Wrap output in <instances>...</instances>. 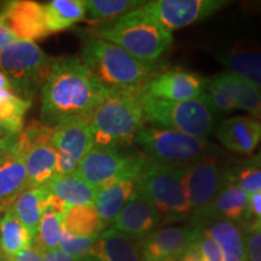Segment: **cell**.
<instances>
[{
	"label": "cell",
	"instance_id": "f6af8a7d",
	"mask_svg": "<svg viewBox=\"0 0 261 261\" xmlns=\"http://www.w3.org/2000/svg\"><path fill=\"white\" fill-rule=\"evenodd\" d=\"M6 90H14V89H12V85L10 84L8 77H6L3 73H0V91H6Z\"/></svg>",
	"mask_w": 261,
	"mask_h": 261
},
{
	"label": "cell",
	"instance_id": "30bf717a",
	"mask_svg": "<svg viewBox=\"0 0 261 261\" xmlns=\"http://www.w3.org/2000/svg\"><path fill=\"white\" fill-rule=\"evenodd\" d=\"M52 136L54 127L35 120L19 133L16 152L24 163L31 188L44 187L57 174V151Z\"/></svg>",
	"mask_w": 261,
	"mask_h": 261
},
{
	"label": "cell",
	"instance_id": "44dd1931",
	"mask_svg": "<svg viewBox=\"0 0 261 261\" xmlns=\"http://www.w3.org/2000/svg\"><path fill=\"white\" fill-rule=\"evenodd\" d=\"M50 196L51 192L46 185L39 188H27L19 192L9 204L8 211L11 212L24 225L34 240L42 214L48 207Z\"/></svg>",
	"mask_w": 261,
	"mask_h": 261
},
{
	"label": "cell",
	"instance_id": "836d02e7",
	"mask_svg": "<svg viewBox=\"0 0 261 261\" xmlns=\"http://www.w3.org/2000/svg\"><path fill=\"white\" fill-rule=\"evenodd\" d=\"M98 237H76L63 230L60 249L75 260H81L90 254Z\"/></svg>",
	"mask_w": 261,
	"mask_h": 261
},
{
	"label": "cell",
	"instance_id": "2e32d148",
	"mask_svg": "<svg viewBox=\"0 0 261 261\" xmlns=\"http://www.w3.org/2000/svg\"><path fill=\"white\" fill-rule=\"evenodd\" d=\"M0 16L17 40L34 41L50 34L44 5L37 2H11Z\"/></svg>",
	"mask_w": 261,
	"mask_h": 261
},
{
	"label": "cell",
	"instance_id": "4316f807",
	"mask_svg": "<svg viewBox=\"0 0 261 261\" xmlns=\"http://www.w3.org/2000/svg\"><path fill=\"white\" fill-rule=\"evenodd\" d=\"M213 79L228 93L237 110L242 109L256 115L261 108L260 89L228 71L215 75Z\"/></svg>",
	"mask_w": 261,
	"mask_h": 261
},
{
	"label": "cell",
	"instance_id": "e575fe53",
	"mask_svg": "<svg viewBox=\"0 0 261 261\" xmlns=\"http://www.w3.org/2000/svg\"><path fill=\"white\" fill-rule=\"evenodd\" d=\"M205 90L208 91V97H210L214 109L220 114H230L237 110L233 100L228 96V93L225 91L219 84L214 79H211L205 85Z\"/></svg>",
	"mask_w": 261,
	"mask_h": 261
},
{
	"label": "cell",
	"instance_id": "f907efd6",
	"mask_svg": "<svg viewBox=\"0 0 261 261\" xmlns=\"http://www.w3.org/2000/svg\"><path fill=\"white\" fill-rule=\"evenodd\" d=\"M257 221V223H260L261 224V220H256Z\"/></svg>",
	"mask_w": 261,
	"mask_h": 261
},
{
	"label": "cell",
	"instance_id": "d4e9b609",
	"mask_svg": "<svg viewBox=\"0 0 261 261\" xmlns=\"http://www.w3.org/2000/svg\"><path fill=\"white\" fill-rule=\"evenodd\" d=\"M46 187L51 195L63 202L68 207L89 205L94 203L98 189L91 187L76 174H56Z\"/></svg>",
	"mask_w": 261,
	"mask_h": 261
},
{
	"label": "cell",
	"instance_id": "e0dca14e",
	"mask_svg": "<svg viewBox=\"0 0 261 261\" xmlns=\"http://www.w3.org/2000/svg\"><path fill=\"white\" fill-rule=\"evenodd\" d=\"M113 228L136 238H144L161 224V217L154 204L137 189L115 219Z\"/></svg>",
	"mask_w": 261,
	"mask_h": 261
},
{
	"label": "cell",
	"instance_id": "7402d4cb",
	"mask_svg": "<svg viewBox=\"0 0 261 261\" xmlns=\"http://www.w3.org/2000/svg\"><path fill=\"white\" fill-rule=\"evenodd\" d=\"M201 232L219 247L224 261H246L243 228L230 220H212Z\"/></svg>",
	"mask_w": 261,
	"mask_h": 261
},
{
	"label": "cell",
	"instance_id": "60d3db41",
	"mask_svg": "<svg viewBox=\"0 0 261 261\" xmlns=\"http://www.w3.org/2000/svg\"><path fill=\"white\" fill-rule=\"evenodd\" d=\"M254 215L256 220H261V191L249 195V204H248V217Z\"/></svg>",
	"mask_w": 261,
	"mask_h": 261
},
{
	"label": "cell",
	"instance_id": "7a4b0ae2",
	"mask_svg": "<svg viewBox=\"0 0 261 261\" xmlns=\"http://www.w3.org/2000/svg\"><path fill=\"white\" fill-rule=\"evenodd\" d=\"M143 86L110 90L90 116L93 146L127 148L145 126L142 109Z\"/></svg>",
	"mask_w": 261,
	"mask_h": 261
},
{
	"label": "cell",
	"instance_id": "ac0fdd59",
	"mask_svg": "<svg viewBox=\"0 0 261 261\" xmlns=\"http://www.w3.org/2000/svg\"><path fill=\"white\" fill-rule=\"evenodd\" d=\"M215 137L230 151L250 155L261 142V121L250 116L230 117L215 129Z\"/></svg>",
	"mask_w": 261,
	"mask_h": 261
},
{
	"label": "cell",
	"instance_id": "484cf974",
	"mask_svg": "<svg viewBox=\"0 0 261 261\" xmlns=\"http://www.w3.org/2000/svg\"><path fill=\"white\" fill-rule=\"evenodd\" d=\"M27 188H31L27 171L15 149L0 163V211L8 210L10 202Z\"/></svg>",
	"mask_w": 261,
	"mask_h": 261
},
{
	"label": "cell",
	"instance_id": "74e56055",
	"mask_svg": "<svg viewBox=\"0 0 261 261\" xmlns=\"http://www.w3.org/2000/svg\"><path fill=\"white\" fill-rule=\"evenodd\" d=\"M197 242L201 253V261H224L219 247L210 237L201 232Z\"/></svg>",
	"mask_w": 261,
	"mask_h": 261
},
{
	"label": "cell",
	"instance_id": "1f68e13d",
	"mask_svg": "<svg viewBox=\"0 0 261 261\" xmlns=\"http://www.w3.org/2000/svg\"><path fill=\"white\" fill-rule=\"evenodd\" d=\"M144 4L145 2L138 0H85V19L90 23H104Z\"/></svg>",
	"mask_w": 261,
	"mask_h": 261
},
{
	"label": "cell",
	"instance_id": "bcb514c9",
	"mask_svg": "<svg viewBox=\"0 0 261 261\" xmlns=\"http://www.w3.org/2000/svg\"><path fill=\"white\" fill-rule=\"evenodd\" d=\"M0 261H12V259L8 255H5V254L0 250Z\"/></svg>",
	"mask_w": 261,
	"mask_h": 261
},
{
	"label": "cell",
	"instance_id": "ee69618b",
	"mask_svg": "<svg viewBox=\"0 0 261 261\" xmlns=\"http://www.w3.org/2000/svg\"><path fill=\"white\" fill-rule=\"evenodd\" d=\"M247 165L250 166L252 168H261V150L254 158H252L247 162Z\"/></svg>",
	"mask_w": 261,
	"mask_h": 261
},
{
	"label": "cell",
	"instance_id": "d590c367",
	"mask_svg": "<svg viewBox=\"0 0 261 261\" xmlns=\"http://www.w3.org/2000/svg\"><path fill=\"white\" fill-rule=\"evenodd\" d=\"M231 181L249 195L259 192L261 191V168H243L236 174L231 172Z\"/></svg>",
	"mask_w": 261,
	"mask_h": 261
},
{
	"label": "cell",
	"instance_id": "7c38bea8",
	"mask_svg": "<svg viewBox=\"0 0 261 261\" xmlns=\"http://www.w3.org/2000/svg\"><path fill=\"white\" fill-rule=\"evenodd\" d=\"M184 173L192 214L207 208L231 181V172L221 167L213 159L185 165Z\"/></svg>",
	"mask_w": 261,
	"mask_h": 261
},
{
	"label": "cell",
	"instance_id": "4dcf8cb0",
	"mask_svg": "<svg viewBox=\"0 0 261 261\" xmlns=\"http://www.w3.org/2000/svg\"><path fill=\"white\" fill-rule=\"evenodd\" d=\"M31 102L18 97L14 90L0 91V128L12 136H19Z\"/></svg>",
	"mask_w": 261,
	"mask_h": 261
},
{
	"label": "cell",
	"instance_id": "cb8c5ba5",
	"mask_svg": "<svg viewBox=\"0 0 261 261\" xmlns=\"http://www.w3.org/2000/svg\"><path fill=\"white\" fill-rule=\"evenodd\" d=\"M136 190L137 179H123L98 189L93 205L100 219L113 223Z\"/></svg>",
	"mask_w": 261,
	"mask_h": 261
},
{
	"label": "cell",
	"instance_id": "b9f144b4",
	"mask_svg": "<svg viewBox=\"0 0 261 261\" xmlns=\"http://www.w3.org/2000/svg\"><path fill=\"white\" fill-rule=\"evenodd\" d=\"M16 40H17V39H16V37L11 32H10V29L6 27L2 16H0V51Z\"/></svg>",
	"mask_w": 261,
	"mask_h": 261
},
{
	"label": "cell",
	"instance_id": "8992f818",
	"mask_svg": "<svg viewBox=\"0 0 261 261\" xmlns=\"http://www.w3.org/2000/svg\"><path fill=\"white\" fill-rule=\"evenodd\" d=\"M137 189L149 198L161 217V223H173L190 215L184 166L146 161L137 178Z\"/></svg>",
	"mask_w": 261,
	"mask_h": 261
},
{
	"label": "cell",
	"instance_id": "5b68a950",
	"mask_svg": "<svg viewBox=\"0 0 261 261\" xmlns=\"http://www.w3.org/2000/svg\"><path fill=\"white\" fill-rule=\"evenodd\" d=\"M140 102L145 122L200 139L214 132L219 115L207 93L187 102H168L150 96L143 89Z\"/></svg>",
	"mask_w": 261,
	"mask_h": 261
},
{
	"label": "cell",
	"instance_id": "f546056e",
	"mask_svg": "<svg viewBox=\"0 0 261 261\" xmlns=\"http://www.w3.org/2000/svg\"><path fill=\"white\" fill-rule=\"evenodd\" d=\"M33 243V234L11 212H6L0 221V250L12 259Z\"/></svg>",
	"mask_w": 261,
	"mask_h": 261
},
{
	"label": "cell",
	"instance_id": "52a82bcc",
	"mask_svg": "<svg viewBox=\"0 0 261 261\" xmlns=\"http://www.w3.org/2000/svg\"><path fill=\"white\" fill-rule=\"evenodd\" d=\"M135 142L149 161L165 165H189L219 154V148L207 139L154 126L143 127Z\"/></svg>",
	"mask_w": 261,
	"mask_h": 261
},
{
	"label": "cell",
	"instance_id": "d6a6232c",
	"mask_svg": "<svg viewBox=\"0 0 261 261\" xmlns=\"http://www.w3.org/2000/svg\"><path fill=\"white\" fill-rule=\"evenodd\" d=\"M62 218L63 215L50 208H47L42 214L34 242L44 250L51 252V250L60 249L62 233H63Z\"/></svg>",
	"mask_w": 261,
	"mask_h": 261
},
{
	"label": "cell",
	"instance_id": "9a60e30c",
	"mask_svg": "<svg viewBox=\"0 0 261 261\" xmlns=\"http://www.w3.org/2000/svg\"><path fill=\"white\" fill-rule=\"evenodd\" d=\"M201 236L196 227H165L154 230L140 241L144 261H163L179 259Z\"/></svg>",
	"mask_w": 261,
	"mask_h": 261
},
{
	"label": "cell",
	"instance_id": "d6986e66",
	"mask_svg": "<svg viewBox=\"0 0 261 261\" xmlns=\"http://www.w3.org/2000/svg\"><path fill=\"white\" fill-rule=\"evenodd\" d=\"M248 204H249V194L230 181L215 200L204 208L200 213L194 214V219L203 225L205 221L224 219L230 221H240L248 217Z\"/></svg>",
	"mask_w": 261,
	"mask_h": 261
},
{
	"label": "cell",
	"instance_id": "ab89813d",
	"mask_svg": "<svg viewBox=\"0 0 261 261\" xmlns=\"http://www.w3.org/2000/svg\"><path fill=\"white\" fill-rule=\"evenodd\" d=\"M42 254H44V249L34 242L23 252L12 257V261H42Z\"/></svg>",
	"mask_w": 261,
	"mask_h": 261
},
{
	"label": "cell",
	"instance_id": "8fae6325",
	"mask_svg": "<svg viewBox=\"0 0 261 261\" xmlns=\"http://www.w3.org/2000/svg\"><path fill=\"white\" fill-rule=\"evenodd\" d=\"M52 143L57 151V174H74L93 148L89 117H68L54 127Z\"/></svg>",
	"mask_w": 261,
	"mask_h": 261
},
{
	"label": "cell",
	"instance_id": "5bb4252c",
	"mask_svg": "<svg viewBox=\"0 0 261 261\" xmlns=\"http://www.w3.org/2000/svg\"><path fill=\"white\" fill-rule=\"evenodd\" d=\"M205 81L200 75L180 68L158 71L144 85L150 96L168 102H187L201 97L205 90Z\"/></svg>",
	"mask_w": 261,
	"mask_h": 261
},
{
	"label": "cell",
	"instance_id": "277c9868",
	"mask_svg": "<svg viewBox=\"0 0 261 261\" xmlns=\"http://www.w3.org/2000/svg\"><path fill=\"white\" fill-rule=\"evenodd\" d=\"M81 60L109 91L143 86L159 71L155 63L137 60L123 48L98 38L85 41Z\"/></svg>",
	"mask_w": 261,
	"mask_h": 261
},
{
	"label": "cell",
	"instance_id": "603a6c76",
	"mask_svg": "<svg viewBox=\"0 0 261 261\" xmlns=\"http://www.w3.org/2000/svg\"><path fill=\"white\" fill-rule=\"evenodd\" d=\"M215 57L228 73L242 77L261 90V52L240 42L231 50L217 52Z\"/></svg>",
	"mask_w": 261,
	"mask_h": 261
},
{
	"label": "cell",
	"instance_id": "ffe728a7",
	"mask_svg": "<svg viewBox=\"0 0 261 261\" xmlns=\"http://www.w3.org/2000/svg\"><path fill=\"white\" fill-rule=\"evenodd\" d=\"M140 241L109 228L98 236L89 255L98 261H144Z\"/></svg>",
	"mask_w": 261,
	"mask_h": 261
},
{
	"label": "cell",
	"instance_id": "4fadbf2b",
	"mask_svg": "<svg viewBox=\"0 0 261 261\" xmlns=\"http://www.w3.org/2000/svg\"><path fill=\"white\" fill-rule=\"evenodd\" d=\"M227 4L225 0H154L145 2L143 9L172 32L211 17Z\"/></svg>",
	"mask_w": 261,
	"mask_h": 261
},
{
	"label": "cell",
	"instance_id": "3957f363",
	"mask_svg": "<svg viewBox=\"0 0 261 261\" xmlns=\"http://www.w3.org/2000/svg\"><path fill=\"white\" fill-rule=\"evenodd\" d=\"M92 34L93 38L115 44L145 63H155L173 42L172 32L144 11L143 6L100 23Z\"/></svg>",
	"mask_w": 261,
	"mask_h": 261
},
{
	"label": "cell",
	"instance_id": "7bdbcfd3",
	"mask_svg": "<svg viewBox=\"0 0 261 261\" xmlns=\"http://www.w3.org/2000/svg\"><path fill=\"white\" fill-rule=\"evenodd\" d=\"M197 240L188 247V249L179 257V261H201V253L200 248H198Z\"/></svg>",
	"mask_w": 261,
	"mask_h": 261
},
{
	"label": "cell",
	"instance_id": "f35d334b",
	"mask_svg": "<svg viewBox=\"0 0 261 261\" xmlns=\"http://www.w3.org/2000/svg\"><path fill=\"white\" fill-rule=\"evenodd\" d=\"M18 136H12L3 128H0V163L15 151Z\"/></svg>",
	"mask_w": 261,
	"mask_h": 261
},
{
	"label": "cell",
	"instance_id": "8d00e7d4",
	"mask_svg": "<svg viewBox=\"0 0 261 261\" xmlns=\"http://www.w3.org/2000/svg\"><path fill=\"white\" fill-rule=\"evenodd\" d=\"M246 261H261V224L253 223L243 228Z\"/></svg>",
	"mask_w": 261,
	"mask_h": 261
},
{
	"label": "cell",
	"instance_id": "6da1fadb",
	"mask_svg": "<svg viewBox=\"0 0 261 261\" xmlns=\"http://www.w3.org/2000/svg\"><path fill=\"white\" fill-rule=\"evenodd\" d=\"M108 93L81 58H58L42 85L41 122L55 127L68 117L90 119Z\"/></svg>",
	"mask_w": 261,
	"mask_h": 261
},
{
	"label": "cell",
	"instance_id": "f1b7e54d",
	"mask_svg": "<svg viewBox=\"0 0 261 261\" xmlns=\"http://www.w3.org/2000/svg\"><path fill=\"white\" fill-rule=\"evenodd\" d=\"M44 8L50 34L71 27L84 19L86 12L85 0H51Z\"/></svg>",
	"mask_w": 261,
	"mask_h": 261
},
{
	"label": "cell",
	"instance_id": "9c48e42d",
	"mask_svg": "<svg viewBox=\"0 0 261 261\" xmlns=\"http://www.w3.org/2000/svg\"><path fill=\"white\" fill-rule=\"evenodd\" d=\"M148 159L139 150L93 146L77 166L75 174L99 189L123 179H137Z\"/></svg>",
	"mask_w": 261,
	"mask_h": 261
},
{
	"label": "cell",
	"instance_id": "ba28073f",
	"mask_svg": "<svg viewBox=\"0 0 261 261\" xmlns=\"http://www.w3.org/2000/svg\"><path fill=\"white\" fill-rule=\"evenodd\" d=\"M56 58L47 56L34 41L16 40L0 51V69L18 97L31 102L38 85L44 84Z\"/></svg>",
	"mask_w": 261,
	"mask_h": 261
},
{
	"label": "cell",
	"instance_id": "c3c4849f",
	"mask_svg": "<svg viewBox=\"0 0 261 261\" xmlns=\"http://www.w3.org/2000/svg\"><path fill=\"white\" fill-rule=\"evenodd\" d=\"M255 119H257V120H259V121H261V108H260V110H259V112H257V114L255 115Z\"/></svg>",
	"mask_w": 261,
	"mask_h": 261
},
{
	"label": "cell",
	"instance_id": "83f0119b",
	"mask_svg": "<svg viewBox=\"0 0 261 261\" xmlns=\"http://www.w3.org/2000/svg\"><path fill=\"white\" fill-rule=\"evenodd\" d=\"M62 225L64 231L76 237H98L107 226L93 204L69 207L62 218Z\"/></svg>",
	"mask_w": 261,
	"mask_h": 261
},
{
	"label": "cell",
	"instance_id": "681fc988",
	"mask_svg": "<svg viewBox=\"0 0 261 261\" xmlns=\"http://www.w3.org/2000/svg\"><path fill=\"white\" fill-rule=\"evenodd\" d=\"M163 261H179V259H168V260H163Z\"/></svg>",
	"mask_w": 261,
	"mask_h": 261
},
{
	"label": "cell",
	"instance_id": "7dc6e473",
	"mask_svg": "<svg viewBox=\"0 0 261 261\" xmlns=\"http://www.w3.org/2000/svg\"><path fill=\"white\" fill-rule=\"evenodd\" d=\"M79 261H98V260H96L94 257H92L91 255H87V256H85L84 259H81Z\"/></svg>",
	"mask_w": 261,
	"mask_h": 261
}]
</instances>
